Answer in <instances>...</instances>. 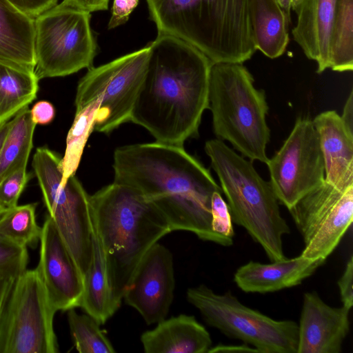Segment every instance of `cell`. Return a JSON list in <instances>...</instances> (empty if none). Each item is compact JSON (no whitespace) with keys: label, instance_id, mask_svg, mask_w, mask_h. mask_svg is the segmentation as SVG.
Wrapping results in <instances>:
<instances>
[{"label":"cell","instance_id":"obj_1","mask_svg":"<svg viewBox=\"0 0 353 353\" xmlns=\"http://www.w3.org/2000/svg\"><path fill=\"white\" fill-rule=\"evenodd\" d=\"M114 181L130 186L152 202L171 230L188 231L221 245L212 229L211 201L222 193L210 171L183 146L159 142L117 148Z\"/></svg>","mask_w":353,"mask_h":353},{"label":"cell","instance_id":"obj_2","mask_svg":"<svg viewBox=\"0 0 353 353\" xmlns=\"http://www.w3.org/2000/svg\"><path fill=\"white\" fill-rule=\"evenodd\" d=\"M147 71L135 101L130 121L157 142L183 146L199 135L208 108L212 62L200 50L172 36L158 34L148 43Z\"/></svg>","mask_w":353,"mask_h":353},{"label":"cell","instance_id":"obj_3","mask_svg":"<svg viewBox=\"0 0 353 353\" xmlns=\"http://www.w3.org/2000/svg\"><path fill=\"white\" fill-rule=\"evenodd\" d=\"M90 207L111 285L121 302L125 287L143 255L172 230L152 202L125 185L113 182L90 195Z\"/></svg>","mask_w":353,"mask_h":353},{"label":"cell","instance_id":"obj_4","mask_svg":"<svg viewBox=\"0 0 353 353\" xmlns=\"http://www.w3.org/2000/svg\"><path fill=\"white\" fill-rule=\"evenodd\" d=\"M158 34L178 38L212 63H243L256 50L250 0H146Z\"/></svg>","mask_w":353,"mask_h":353},{"label":"cell","instance_id":"obj_5","mask_svg":"<svg viewBox=\"0 0 353 353\" xmlns=\"http://www.w3.org/2000/svg\"><path fill=\"white\" fill-rule=\"evenodd\" d=\"M204 148L226 197L232 222L245 229L270 261L285 259L283 237L290 229L270 181L261 178L252 161L224 141L209 140Z\"/></svg>","mask_w":353,"mask_h":353},{"label":"cell","instance_id":"obj_6","mask_svg":"<svg viewBox=\"0 0 353 353\" xmlns=\"http://www.w3.org/2000/svg\"><path fill=\"white\" fill-rule=\"evenodd\" d=\"M208 102L216 139L227 141L250 161L266 164L269 108L265 92L254 87L248 69L242 63H212Z\"/></svg>","mask_w":353,"mask_h":353},{"label":"cell","instance_id":"obj_7","mask_svg":"<svg viewBox=\"0 0 353 353\" xmlns=\"http://www.w3.org/2000/svg\"><path fill=\"white\" fill-rule=\"evenodd\" d=\"M61 159L48 148L40 147L35 151L32 165L48 214L84 275L92 255L90 195L75 174L61 183Z\"/></svg>","mask_w":353,"mask_h":353},{"label":"cell","instance_id":"obj_8","mask_svg":"<svg viewBox=\"0 0 353 353\" xmlns=\"http://www.w3.org/2000/svg\"><path fill=\"white\" fill-rule=\"evenodd\" d=\"M186 296L209 325L257 352L297 353L295 321L273 319L243 305L230 291L216 294L204 284L188 288Z\"/></svg>","mask_w":353,"mask_h":353},{"label":"cell","instance_id":"obj_9","mask_svg":"<svg viewBox=\"0 0 353 353\" xmlns=\"http://www.w3.org/2000/svg\"><path fill=\"white\" fill-rule=\"evenodd\" d=\"M91 14L58 4L34 19V74L39 80L92 67L97 54Z\"/></svg>","mask_w":353,"mask_h":353},{"label":"cell","instance_id":"obj_10","mask_svg":"<svg viewBox=\"0 0 353 353\" xmlns=\"http://www.w3.org/2000/svg\"><path fill=\"white\" fill-rule=\"evenodd\" d=\"M56 310L37 268L15 279L0 314V353H57Z\"/></svg>","mask_w":353,"mask_h":353},{"label":"cell","instance_id":"obj_11","mask_svg":"<svg viewBox=\"0 0 353 353\" xmlns=\"http://www.w3.org/2000/svg\"><path fill=\"white\" fill-rule=\"evenodd\" d=\"M149 44L108 63L91 67L79 81L76 110L100 98L93 131L108 134L130 121L150 57Z\"/></svg>","mask_w":353,"mask_h":353},{"label":"cell","instance_id":"obj_12","mask_svg":"<svg viewBox=\"0 0 353 353\" xmlns=\"http://www.w3.org/2000/svg\"><path fill=\"white\" fill-rule=\"evenodd\" d=\"M289 212L304 243L301 255L326 261L353 220V185L339 188L325 180Z\"/></svg>","mask_w":353,"mask_h":353},{"label":"cell","instance_id":"obj_13","mask_svg":"<svg viewBox=\"0 0 353 353\" xmlns=\"http://www.w3.org/2000/svg\"><path fill=\"white\" fill-rule=\"evenodd\" d=\"M279 203L289 210L325 181V166L312 120L299 117L280 149L266 163Z\"/></svg>","mask_w":353,"mask_h":353},{"label":"cell","instance_id":"obj_14","mask_svg":"<svg viewBox=\"0 0 353 353\" xmlns=\"http://www.w3.org/2000/svg\"><path fill=\"white\" fill-rule=\"evenodd\" d=\"M174 272L171 252L158 242L143 255L123 294L148 325L164 320L174 299Z\"/></svg>","mask_w":353,"mask_h":353},{"label":"cell","instance_id":"obj_15","mask_svg":"<svg viewBox=\"0 0 353 353\" xmlns=\"http://www.w3.org/2000/svg\"><path fill=\"white\" fill-rule=\"evenodd\" d=\"M39 241L40 258L36 268L51 305L57 312L80 307L83 275L48 214Z\"/></svg>","mask_w":353,"mask_h":353},{"label":"cell","instance_id":"obj_16","mask_svg":"<svg viewBox=\"0 0 353 353\" xmlns=\"http://www.w3.org/2000/svg\"><path fill=\"white\" fill-rule=\"evenodd\" d=\"M350 310L329 305L315 291L304 293L297 353H340L350 331Z\"/></svg>","mask_w":353,"mask_h":353},{"label":"cell","instance_id":"obj_17","mask_svg":"<svg viewBox=\"0 0 353 353\" xmlns=\"http://www.w3.org/2000/svg\"><path fill=\"white\" fill-rule=\"evenodd\" d=\"M325 262L299 256L262 263L250 261L239 267L234 281L243 292L269 293L301 284Z\"/></svg>","mask_w":353,"mask_h":353},{"label":"cell","instance_id":"obj_18","mask_svg":"<svg viewBox=\"0 0 353 353\" xmlns=\"http://www.w3.org/2000/svg\"><path fill=\"white\" fill-rule=\"evenodd\" d=\"M317 132L325 166V180L339 188L353 185V133L334 110L312 120Z\"/></svg>","mask_w":353,"mask_h":353},{"label":"cell","instance_id":"obj_19","mask_svg":"<svg viewBox=\"0 0 353 353\" xmlns=\"http://www.w3.org/2000/svg\"><path fill=\"white\" fill-rule=\"evenodd\" d=\"M339 0H299L294 9L295 41L306 57L317 63V73L330 68V36Z\"/></svg>","mask_w":353,"mask_h":353},{"label":"cell","instance_id":"obj_20","mask_svg":"<svg viewBox=\"0 0 353 353\" xmlns=\"http://www.w3.org/2000/svg\"><path fill=\"white\" fill-rule=\"evenodd\" d=\"M145 353H206L212 339L194 316L180 314L164 319L141 334Z\"/></svg>","mask_w":353,"mask_h":353},{"label":"cell","instance_id":"obj_21","mask_svg":"<svg viewBox=\"0 0 353 353\" xmlns=\"http://www.w3.org/2000/svg\"><path fill=\"white\" fill-rule=\"evenodd\" d=\"M34 19L0 0V63L34 71Z\"/></svg>","mask_w":353,"mask_h":353},{"label":"cell","instance_id":"obj_22","mask_svg":"<svg viewBox=\"0 0 353 353\" xmlns=\"http://www.w3.org/2000/svg\"><path fill=\"white\" fill-rule=\"evenodd\" d=\"M249 12L256 50L270 59L281 56L289 43L290 20L276 0H250Z\"/></svg>","mask_w":353,"mask_h":353},{"label":"cell","instance_id":"obj_23","mask_svg":"<svg viewBox=\"0 0 353 353\" xmlns=\"http://www.w3.org/2000/svg\"><path fill=\"white\" fill-rule=\"evenodd\" d=\"M121 304L114 294L104 256L93 230L92 260L83 275V293L80 307L103 325L115 314Z\"/></svg>","mask_w":353,"mask_h":353},{"label":"cell","instance_id":"obj_24","mask_svg":"<svg viewBox=\"0 0 353 353\" xmlns=\"http://www.w3.org/2000/svg\"><path fill=\"white\" fill-rule=\"evenodd\" d=\"M35 126L28 106L21 109L10 121L0 151V182L14 172L26 168L33 146Z\"/></svg>","mask_w":353,"mask_h":353},{"label":"cell","instance_id":"obj_25","mask_svg":"<svg viewBox=\"0 0 353 353\" xmlns=\"http://www.w3.org/2000/svg\"><path fill=\"white\" fill-rule=\"evenodd\" d=\"M39 81L34 72L0 63V125L36 99Z\"/></svg>","mask_w":353,"mask_h":353},{"label":"cell","instance_id":"obj_26","mask_svg":"<svg viewBox=\"0 0 353 353\" xmlns=\"http://www.w3.org/2000/svg\"><path fill=\"white\" fill-rule=\"evenodd\" d=\"M353 0H339L330 36V68L336 72L353 69Z\"/></svg>","mask_w":353,"mask_h":353},{"label":"cell","instance_id":"obj_27","mask_svg":"<svg viewBox=\"0 0 353 353\" xmlns=\"http://www.w3.org/2000/svg\"><path fill=\"white\" fill-rule=\"evenodd\" d=\"M101 99L98 98L83 108L76 110L73 123L67 135L65 154L61 159L62 184L70 176L75 174L88 139L93 131Z\"/></svg>","mask_w":353,"mask_h":353},{"label":"cell","instance_id":"obj_28","mask_svg":"<svg viewBox=\"0 0 353 353\" xmlns=\"http://www.w3.org/2000/svg\"><path fill=\"white\" fill-rule=\"evenodd\" d=\"M36 207L37 203H28L6 210L0 217V237L26 248H35L41 234Z\"/></svg>","mask_w":353,"mask_h":353},{"label":"cell","instance_id":"obj_29","mask_svg":"<svg viewBox=\"0 0 353 353\" xmlns=\"http://www.w3.org/2000/svg\"><path fill=\"white\" fill-rule=\"evenodd\" d=\"M70 333L77 350L80 353H114L115 350L100 329V324L92 316L68 310Z\"/></svg>","mask_w":353,"mask_h":353},{"label":"cell","instance_id":"obj_30","mask_svg":"<svg viewBox=\"0 0 353 353\" xmlns=\"http://www.w3.org/2000/svg\"><path fill=\"white\" fill-rule=\"evenodd\" d=\"M211 225L214 233L221 241V245L228 247L233 244L234 231L228 205L221 196L216 192L211 201Z\"/></svg>","mask_w":353,"mask_h":353},{"label":"cell","instance_id":"obj_31","mask_svg":"<svg viewBox=\"0 0 353 353\" xmlns=\"http://www.w3.org/2000/svg\"><path fill=\"white\" fill-rule=\"evenodd\" d=\"M29 179L26 168H21L3 179L0 182V206L6 210L17 205Z\"/></svg>","mask_w":353,"mask_h":353},{"label":"cell","instance_id":"obj_32","mask_svg":"<svg viewBox=\"0 0 353 353\" xmlns=\"http://www.w3.org/2000/svg\"><path fill=\"white\" fill-rule=\"evenodd\" d=\"M27 248L0 237V270L20 274L27 269Z\"/></svg>","mask_w":353,"mask_h":353},{"label":"cell","instance_id":"obj_33","mask_svg":"<svg viewBox=\"0 0 353 353\" xmlns=\"http://www.w3.org/2000/svg\"><path fill=\"white\" fill-rule=\"evenodd\" d=\"M14 8L28 17L35 19L37 17L52 9L57 4L58 0H7Z\"/></svg>","mask_w":353,"mask_h":353},{"label":"cell","instance_id":"obj_34","mask_svg":"<svg viewBox=\"0 0 353 353\" xmlns=\"http://www.w3.org/2000/svg\"><path fill=\"white\" fill-rule=\"evenodd\" d=\"M353 256H350L344 271L338 280L341 301L343 306L351 309L353 305Z\"/></svg>","mask_w":353,"mask_h":353},{"label":"cell","instance_id":"obj_35","mask_svg":"<svg viewBox=\"0 0 353 353\" xmlns=\"http://www.w3.org/2000/svg\"><path fill=\"white\" fill-rule=\"evenodd\" d=\"M139 0H114L108 28L112 29L128 21L130 15L138 6Z\"/></svg>","mask_w":353,"mask_h":353},{"label":"cell","instance_id":"obj_36","mask_svg":"<svg viewBox=\"0 0 353 353\" xmlns=\"http://www.w3.org/2000/svg\"><path fill=\"white\" fill-rule=\"evenodd\" d=\"M30 114L32 121L36 125H46L54 119L55 110L50 102L43 100L37 102L33 105L30 109Z\"/></svg>","mask_w":353,"mask_h":353},{"label":"cell","instance_id":"obj_37","mask_svg":"<svg viewBox=\"0 0 353 353\" xmlns=\"http://www.w3.org/2000/svg\"><path fill=\"white\" fill-rule=\"evenodd\" d=\"M108 3L109 0H63L61 4L91 13L107 10Z\"/></svg>","mask_w":353,"mask_h":353},{"label":"cell","instance_id":"obj_38","mask_svg":"<svg viewBox=\"0 0 353 353\" xmlns=\"http://www.w3.org/2000/svg\"><path fill=\"white\" fill-rule=\"evenodd\" d=\"M19 275L15 272L0 270V314L15 279Z\"/></svg>","mask_w":353,"mask_h":353},{"label":"cell","instance_id":"obj_39","mask_svg":"<svg viewBox=\"0 0 353 353\" xmlns=\"http://www.w3.org/2000/svg\"><path fill=\"white\" fill-rule=\"evenodd\" d=\"M341 118L347 128L353 133V92L351 90L350 95L344 105Z\"/></svg>","mask_w":353,"mask_h":353},{"label":"cell","instance_id":"obj_40","mask_svg":"<svg viewBox=\"0 0 353 353\" xmlns=\"http://www.w3.org/2000/svg\"><path fill=\"white\" fill-rule=\"evenodd\" d=\"M256 352L255 349L249 347L248 345L243 344V345H219L214 347H211L208 352Z\"/></svg>","mask_w":353,"mask_h":353},{"label":"cell","instance_id":"obj_41","mask_svg":"<svg viewBox=\"0 0 353 353\" xmlns=\"http://www.w3.org/2000/svg\"><path fill=\"white\" fill-rule=\"evenodd\" d=\"M276 1L280 5L281 8L284 10L288 18L290 20V11L292 9V0H276Z\"/></svg>","mask_w":353,"mask_h":353},{"label":"cell","instance_id":"obj_42","mask_svg":"<svg viewBox=\"0 0 353 353\" xmlns=\"http://www.w3.org/2000/svg\"><path fill=\"white\" fill-rule=\"evenodd\" d=\"M10 125V121H6L0 125V151L2 147V144L8 132Z\"/></svg>","mask_w":353,"mask_h":353},{"label":"cell","instance_id":"obj_43","mask_svg":"<svg viewBox=\"0 0 353 353\" xmlns=\"http://www.w3.org/2000/svg\"><path fill=\"white\" fill-rule=\"evenodd\" d=\"M299 2V0H292V9H293L294 10V9L297 6Z\"/></svg>","mask_w":353,"mask_h":353},{"label":"cell","instance_id":"obj_44","mask_svg":"<svg viewBox=\"0 0 353 353\" xmlns=\"http://www.w3.org/2000/svg\"><path fill=\"white\" fill-rule=\"evenodd\" d=\"M6 211L3 208L0 206V217L3 214V212Z\"/></svg>","mask_w":353,"mask_h":353}]
</instances>
